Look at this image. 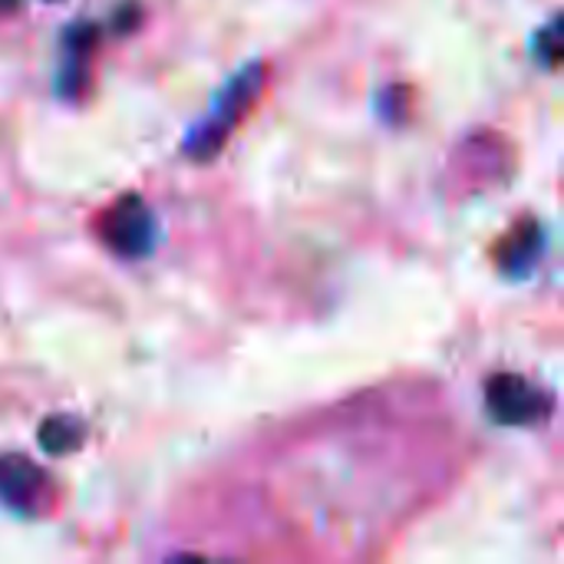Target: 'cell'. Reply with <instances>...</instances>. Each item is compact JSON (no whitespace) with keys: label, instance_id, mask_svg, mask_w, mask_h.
I'll return each mask as SVG.
<instances>
[{"label":"cell","instance_id":"2","mask_svg":"<svg viewBox=\"0 0 564 564\" xmlns=\"http://www.w3.org/2000/svg\"><path fill=\"white\" fill-rule=\"evenodd\" d=\"M96 238L126 261L149 258L159 245V218L135 192L119 195L96 215Z\"/></svg>","mask_w":564,"mask_h":564},{"label":"cell","instance_id":"1","mask_svg":"<svg viewBox=\"0 0 564 564\" xmlns=\"http://www.w3.org/2000/svg\"><path fill=\"white\" fill-rule=\"evenodd\" d=\"M264 89V63L254 59L248 66H241L228 83L225 89L215 96L208 116L192 126V132L185 135L182 142V152L192 159V162H212L231 139V132L241 126V119L248 116V109L258 102Z\"/></svg>","mask_w":564,"mask_h":564},{"label":"cell","instance_id":"7","mask_svg":"<svg viewBox=\"0 0 564 564\" xmlns=\"http://www.w3.org/2000/svg\"><path fill=\"white\" fill-rule=\"evenodd\" d=\"M36 440H40L43 453H50V456H69V453H76L86 443V423L79 416L56 413V416H46L40 423Z\"/></svg>","mask_w":564,"mask_h":564},{"label":"cell","instance_id":"6","mask_svg":"<svg viewBox=\"0 0 564 564\" xmlns=\"http://www.w3.org/2000/svg\"><path fill=\"white\" fill-rule=\"evenodd\" d=\"M545 254V228L539 218H525L496 245V268L506 278H529Z\"/></svg>","mask_w":564,"mask_h":564},{"label":"cell","instance_id":"8","mask_svg":"<svg viewBox=\"0 0 564 564\" xmlns=\"http://www.w3.org/2000/svg\"><path fill=\"white\" fill-rule=\"evenodd\" d=\"M535 56L549 69L558 66V59H562V17H552V23L535 33Z\"/></svg>","mask_w":564,"mask_h":564},{"label":"cell","instance_id":"4","mask_svg":"<svg viewBox=\"0 0 564 564\" xmlns=\"http://www.w3.org/2000/svg\"><path fill=\"white\" fill-rule=\"evenodd\" d=\"M53 502V479L23 453L0 456V506L17 516H43Z\"/></svg>","mask_w":564,"mask_h":564},{"label":"cell","instance_id":"9","mask_svg":"<svg viewBox=\"0 0 564 564\" xmlns=\"http://www.w3.org/2000/svg\"><path fill=\"white\" fill-rule=\"evenodd\" d=\"M23 0H0V13H13Z\"/></svg>","mask_w":564,"mask_h":564},{"label":"cell","instance_id":"5","mask_svg":"<svg viewBox=\"0 0 564 564\" xmlns=\"http://www.w3.org/2000/svg\"><path fill=\"white\" fill-rule=\"evenodd\" d=\"M99 36H102V30L89 20H79L63 30V63H59V79H56L59 96H76L86 86Z\"/></svg>","mask_w":564,"mask_h":564},{"label":"cell","instance_id":"3","mask_svg":"<svg viewBox=\"0 0 564 564\" xmlns=\"http://www.w3.org/2000/svg\"><path fill=\"white\" fill-rule=\"evenodd\" d=\"M486 403L489 416L499 426H535L549 420L552 413V397L539 387H532L519 373H499L486 387Z\"/></svg>","mask_w":564,"mask_h":564}]
</instances>
